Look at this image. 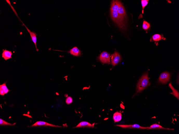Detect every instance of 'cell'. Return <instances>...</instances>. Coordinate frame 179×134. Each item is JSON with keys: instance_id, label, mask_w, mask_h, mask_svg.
I'll use <instances>...</instances> for the list:
<instances>
[{"instance_id": "1", "label": "cell", "mask_w": 179, "mask_h": 134, "mask_svg": "<svg viewBox=\"0 0 179 134\" xmlns=\"http://www.w3.org/2000/svg\"><path fill=\"white\" fill-rule=\"evenodd\" d=\"M121 1H113L111 3L110 9V15L114 22L122 30L125 29L124 22L121 19L118 15L117 10Z\"/></svg>"}, {"instance_id": "2", "label": "cell", "mask_w": 179, "mask_h": 134, "mask_svg": "<svg viewBox=\"0 0 179 134\" xmlns=\"http://www.w3.org/2000/svg\"><path fill=\"white\" fill-rule=\"evenodd\" d=\"M150 85L147 72L143 75L140 79L137 86L136 94L141 93L143 90Z\"/></svg>"}, {"instance_id": "3", "label": "cell", "mask_w": 179, "mask_h": 134, "mask_svg": "<svg viewBox=\"0 0 179 134\" xmlns=\"http://www.w3.org/2000/svg\"><path fill=\"white\" fill-rule=\"evenodd\" d=\"M99 59L103 63L108 64H110V55L106 52H103L101 53Z\"/></svg>"}, {"instance_id": "4", "label": "cell", "mask_w": 179, "mask_h": 134, "mask_svg": "<svg viewBox=\"0 0 179 134\" xmlns=\"http://www.w3.org/2000/svg\"><path fill=\"white\" fill-rule=\"evenodd\" d=\"M115 126L124 129H137L142 130L146 129L149 128V127H142L139 124H136L133 125H116Z\"/></svg>"}, {"instance_id": "5", "label": "cell", "mask_w": 179, "mask_h": 134, "mask_svg": "<svg viewBox=\"0 0 179 134\" xmlns=\"http://www.w3.org/2000/svg\"><path fill=\"white\" fill-rule=\"evenodd\" d=\"M117 12L121 19L124 22L126 19V14L124 8L121 2L118 8Z\"/></svg>"}, {"instance_id": "6", "label": "cell", "mask_w": 179, "mask_h": 134, "mask_svg": "<svg viewBox=\"0 0 179 134\" xmlns=\"http://www.w3.org/2000/svg\"><path fill=\"white\" fill-rule=\"evenodd\" d=\"M170 79L169 73L165 72L162 73L159 77V81L162 83L166 84L168 82Z\"/></svg>"}, {"instance_id": "7", "label": "cell", "mask_w": 179, "mask_h": 134, "mask_svg": "<svg viewBox=\"0 0 179 134\" xmlns=\"http://www.w3.org/2000/svg\"><path fill=\"white\" fill-rule=\"evenodd\" d=\"M111 64L113 66H115L120 62L121 60V57L120 54L116 51L111 55Z\"/></svg>"}, {"instance_id": "8", "label": "cell", "mask_w": 179, "mask_h": 134, "mask_svg": "<svg viewBox=\"0 0 179 134\" xmlns=\"http://www.w3.org/2000/svg\"><path fill=\"white\" fill-rule=\"evenodd\" d=\"M49 126L50 127H54L55 128H62V127L56 125H54L50 124L48 123L43 121H37L35 124L32 125L31 127H34L37 126Z\"/></svg>"}, {"instance_id": "9", "label": "cell", "mask_w": 179, "mask_h": 134, "mask_svg": "<svg viewBox=\"0 0 179 134\" xmlns=\"http://www.w3.org/2000/svg\"><path fill=\"white\" fill-rule=\"evenodd\" d=\"M21 22L22 23H23V25H24L25 27L26 28L27 31L30 33V34L31 38L32 40V41L35 44V45L36 47V51H38V50L37 49V38L36 33L35 32L31 31L28 29V28L23 23V22L22 21Z\"/></svg>"}, {"instance_id": "10", "label": "cell", "mask_w": 179, "mask_h": 134, "mask_svg": "<svg viewBox=\"0 0 179 134\" xmlns=\"http://www.w3.org/2000/svg\"><path fill=\"white\" fill-rule=\"evenodd\" d=\"M147 130H174V129H169V128H165L162 127L160 125L157 124H153L151 125L150 127L147 129Z\"/></svg>"}, {"instance_id": "11", "label": "cell", "mask_w": 179, "mask_h": 134, "mask_svg": "<svg viewBox=\"0 0 179 134\" xmlns=\"http://www.w3.org/2000/svg\"><path fill=\"white\" fill-rule=\"evenodd\" d=\"M94 128V125L90 123L87 122H82L79 123L77 126L73 128Z\"/></svg>"}, {"instance_id": "12", "label": "cell", "mask_w": 179, "mask_h": 134, "mask_svg": "<svg viewBox=\"0 0 179 134\" xmlns=\"http://www.w3.org/2000/svg\"><path fill=\"white\" fill-rule=\"evenodd\" d=\"M13 54L12 52L6 49L3 50V52L2 54V57L5 60H8L12 58V55Z\"/></svg>"}, {"instance_id": "13", "label": "cell", "mask_w": 179, "mask_h": 134, "mask_svg": "<svg viewBox=\"0 0 179 134\" xmlns=\"http://www.w3.org/2000/svg\"><path fill=\"white\" fill-rule=\"evenodd\" d=\"M69 53L71 54L76 56H79L81 54L80 50L76 47L70 50Z\"/></svg>"}, {"instance_id": "14", "label": "cell", "mask_w": 179, "mask_h": 134, "mask_svg": "<svg viewBox=\"0 0 179 134\" xmlns=\"http://www.w3.org/2000/svg\"><path fill=\"white\" fill-rule=\"evenodd\" d=\"M122 118V115L121 112H117L114 114L113 119L115 122H120Z\"/></svg>"}, {"instance_id": "15", "label": "cell", "mask_w": 179, "mask_h": 134, "mask_svg": "<svg viewBox=\"0 0 179 134\" xmlns=\"http://www.w3.org/2000/svg\"><path fill=\"white\" fill-rule=\"evenodd\" d=\"M169 86L173 90L172 93H170V94L173 95L176 97L178 100L179 99V94L178 91L176 90L172 86L171 83H169Z\"/></svg>"}, {"instance_id": "16", "label": "cell", "mask_w": 179, "mask_h": 134, "mask_svg": "<svg viewBox=\"0 0 179 134\" xmlns=\"http://www.w3.org/2000/svg\"><path fill=\"white\" fill-rule=\"evenodd\" d=\"M6 82H5L3 84L0 85V88H1L4 90L5 94H7L8 92L10 91L6 87Z\"/></svg>"}, {"instance_id": "17", "label": "cell", "mask_w": 179, "mask_h": 134, "mask_svg": "<svg viewBox=\"0 0 179 134\" xmlns=\"http://www.w3.org/2000/svg\"><path fill=\"white\" fill-rule=\"evenodd\" d=\"M150 27V24L149 23L145 20L143 21L142 28L144 30H147Z\"/></svg>"}, {"instance_id": "18", "label": "cell", "mask_w": 179, "mask_h": 134, "mask_svg": "<svg viewBox=\"0 0 179 134\" xmlns=\"http://www.w3.org/2000/svg\"><path fill=\"white\" fill-rule=\"evenodd\" d=\"M152 39L154 41H158L161 39L162 37L160 35L156 34L152 36Z\"/></svg>"}, {"instance_id": "19", "label": "cell", "mask_w": 179, "mask_h": 134, "mask_svg": "<svg viewBox=\"0 0 179 134\" xmlns=\"http://www.w3.org/2000/svg\"><path fill=\"white\" fill-rule=\"evenodd\" d=\"M141 2L142 7V13H143L144 8L148 4L149 1L148 0H142Z\"/></svg>"}, {"instance_id": "20", "label": "cell", "mask_w": 179, "mask_h": 134, "mask_svg": "<svg viewBox=\"0 0 179 134\" xmlns=\"http://www.w3.org/2000/svg\"><path fill=\"white\" fill-rule=\"evenodd\" d=\"M0 125H10V126L13 125L12 124L8 123L1 119H0Z\"/></svg>"}, {"instance_id": "21", "label": "cell", "mask_w": 179, "mask_h": 134, "mask_svg": "<svg viewBox=\"0 0 179 134\" xmlns=\"http://www.w3.org/2000/svg\"><path fill=\"white\" fill-rule=\"evenodd\" d=\"M73 102V99L71 97H68L66 99V103L67 104H71Z\"/></svg>"}, {"instance_id": "22", "label": "cell", "mask_w": 179, "mask_h": 134, "mask_svg": "<svg viewBox=\"0 0 179 134\" xmlns=\"http://www.w3.org/2000/svg\"><path fill=\"white\" fill-rule=\"evenodd\" d=\"M5 94L4 90L1 88H0V95L4 96Z\"/></svg>"}]
</instances>
